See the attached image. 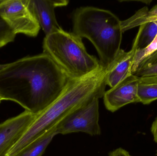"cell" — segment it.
<instances>
[{"label":"cell","instance_id":"cell-1","mask_svg":"<svg viewBox=\"0 0 157 156\" xmlns=\"http://www.w3.org/2000/svg\"><path fill=\"white\" fill-rule=\"evenodd\" d=\"M70 78L47 54L28 56L0 68V101L38 114L62 93Z\"/></svg>","mask_w":157,"mask_h":156},{"label":"cell","instance_id":"cell-2","mask_svg":"<svg viewBox=\"0 0 157 156\" xmlns=\"http://www.w3.org/2000/svg\"><path fill=\"white\" fill-rule=\"evenodd\" d=\"M106 70L101 67L79 79H71L59 97L37 114L34 122L6 156H13L55 126L64 117L95 98L103 97L106 88Z\"/></svg>","mask_w":157,"mask_h":156},{"label":"cell","instance_id":"cell-3","mask_svg":"<svg viewBox=\"0 0 157 156\" xmlns=\"http://www.w3.org/2000/svg\"><path fill=\"white\" fill-rule=\"evenodd\" d=\"M73 22V33L92 43L101 65L107 69L121 49L123 32L121 20L109 10L85 6L75 10Z\"/></svg>","mask_w":157,"mask_h":156},{"label":"cell","instance_id":"cell-4","mask_svg":"<svg viewBox=\"0 0 157 156\" xmlns=\"http://www.w3.org/2000/svg\"><path fill=\"white\" fill-rule=\"evenodd\" d=\"M43 49L71 79L86 77L101 67L87 52L81 38L63 29L45 37Z\"/></svg>","mask_w":157,"mask_h":156},{"label":"cell","instance_id":"cell-5","mask_svg":"<svg viewBox=\"0 0 157 156\" xmlns=\"http://www.w3.org/2000/svg\"><path fill=\"white\" fill-rule=\"evenodd\" d=\"M99 99L95 98L73 111L57 124L58 134L81 132L91 136L100 135Z\"/></svg>","mask_w":157,"mask_h":156},{"label":"cell","instance_id":"cell-6","mask_svg":"<svg viewBox=\"0 0 157 156\" xmlns=\"http://www.w3.org/2000/svg\"><path fill=\"white\" fill-rule=\"evenodd\" d=\"M0 16L17 34L35 37L40 26L28 6L27 0H2Z\"/></svg>","mask_w":157,"mask_h":156},{"label":"cell","instance_id":"cell-7","mask_svg":"<svg viewBox=\"0 0 157 156\" xmlns=\"http://www.w3.org/2000/svg\"><path fill=\"white\" fill-rule=\"evenodd\" d=\"M37 114L27 111L0 124V156H6L34 122Z\"/></svg>","mask_w":157,"mask_h":156},{"label":"cell","instance_id":"cell-8","mask_svg":"<svg viewBox=\"0 0 157 156\" xmlns=\"http://www.w3.org/2000/svg\"><path fill=\"white\" fill-rule=\"evenodd\" d=\"M138 81L139 78L132 74L105 92L103 98L106 109L114 112L127 104L140 103L137 95Z\"/></svg>","mask_w":157,"mask_h":156},{"label":"cell","instance_id":"cell-9","mask_svg":"<svg viewBox=\"0 0 157 156\" xmlns=\"http://www.w3.org/2000/svg\"><path fill=\"white\" fill-rule=\"evenodd\" d=\"M68 3L69 1L66 0H27L29 8L46 36L62 29L56 19L55 9Z\"/></svg>","mask_w":157,"mask_h":156},{"label":"cell","instance_id":"cell-10","mask_svg":"<svg viewBox=\"0 0 157 156\" xmlns=\"http://www.w3.org/2000/svg\"><path fill=\"white\" fill-rule=\"evenodd\" d=\"M140 32L141 28L139 27L131 50L126 52L123 49H120L112 63L106 69V85H109L111 88L115 87L127 77L132 75V66L135 54L137 49Z\"/></svg>","mask_w":157,"mask_h":156},{"label":"cell","instance_id":"cell-11","mask_svg":"<svg viewBox=\"0 0 157 156\" xmlns=\"http://www.w3.org/2000/svg\"><path fill=\"white\" fill-rule=\"evenodd\" d=\"M57 125L13 156H42L57 132Z\"/></svg>","mask_w":157,"mask_h":156},{"label":"cell","instance_id":"cell-12","mask_svg":"<svg viewBox=\"0 0 157 156\" xmlns=\"http://www.w3.org/2000/svg\"><path fill=\"white\" fill-rule=\"evenodd\" d=\"M157 21V4L149 10L146 6L141 8L130 18L121 21L123 33L149 22Z\"/></svg>","mask_w":157,"mask_h":156},{"label":"cell","instance_id":"cell-13","mask_svg":"<svg viewBox=\"0 0 157 156\" xmlns=\"http://www.w3.org/2000/svg\"><path fill=\"white\" fill-rule=\"evenodd\" d=\"M137 95L140 103L144 105L156 100L157 78H139Z\"/></svg>","mask_w":157,"mask_h":156},{"label":"cell","instance_id":"cell-14","mask_svg":"<svg viewBox=\"0 0 157 156\" xmlns=\"http://www.w3.org/2000/svg\"><path fill=\"white\" fill-rule=\"evenodd\" d=\"M141 32L138 38L137 49L148 46L157 35V21L149 22L140 26Z\"/></svg>","mask_w":157,"mask_h":156},{"label":"cell","instance_id":"cell-15","mask_svg":"<svg viewBox=\"0 0 157 156\" xmlns=\"http://www.w3.org/2000/svg\"><path fill=\"white\" fill-rule=\"evenodd\" d=\"M157 50V35L154 40L146 47L143 49H137L135 54L132 66V74H133L136 71L138 66L142 61L147 58Z\"/></svg>","mask_w":157,"mask_h":156},{"label":"cell","instance_id":"cell-16","mask_svg":"<svg viewBox=\"0 0 157 156\" xmlns=\"http://www.w3.org/2000/svg\"><path fill=\"white\" fill-rule=\"evenodd\" d=\"M2 0H0V3ZM16 34L0 16V48L13 42Z\"/></svg>","mask_w":157,"mask_h":156},{"label":"cell","instance_id":"cell-17","mask_svg":"<svg viewBox=\"0 0 157 156\" xmlns=\"http://www.w3.org/2000/svg\"><path fill=\"white\" fill-rule=\"evenodd\" d=\"M133 75L139 78H157V62L151 66L137 70Z\"/></svg>","mask_w":157,"mask_h":156},{"label":"cell","instance_id":"cell-18","mask_svg":"<svg viewBox=\"0 0 157 156\" xmlns=\"http://www.w3.org/2000/svg\"><path fill=\"white\" fill-rule=\"evenodd\" d=\"M157 62V50L147 58L144 60L138 66L137 70L151 66ZM136 70V71H137Z\"/></svg>","mask_w":157,"mask_h":156},{"label":"cell","instance_id":"cell-19","mask_svg":"<svg viewBox=\"0 0 157 156\" xmlns=\"http://www.w3.org/2000/svg\"><path fill=\"white\" fill-rule=\"evenodd\" d=\"M109 156H132L130 153L122 148H118L109 153Z\"/></svg>","mask_w":157,"mask_h":156},{"label":"cell","instance_id":"cell-20","mask_svg":"<svg viewBox=\"0 0 157 156\" xmlns=\"http://www.w3.org/2000/svg\"><path fill=\"white\" fill-rule=\"evenodd\" d=\"M151 132L154 137V141L157 143V116L151 125Z\"/></svg>","mask_w":157,"mask_h":156},{"label":"cell","instance_id":"cell-21","mask_svg":"<svg viewBox=\"0 0 157 156\" xmlns=\"http://www.w3.org/2000/svg\"><path fill=\"white\" fill-rule=\"evenodd\" d=\"M2 65H0V68H1V67H2Z\"/></svg>","mask_w":157,"mask_h":156},{"label":"cell","instance_id":"cell-22","mask_svg":"<svg viewBox=\"0 0 157 156\" xmlns=\"http://www.w3.org/2000/svg\"><path fill=\"white\" fill-rule=\"evenodd\" d=\"M156 155L157 156V151H156Z\"/></svg>","mask_w":157,"mask_h":156},{"label":"cell","instance_id":"cell-23","mask_svg":"<svg viewBox=\"0 0 157 156\" xmlns=\"http://www.w3.org/2000/svg\"><path fill=\"white\" fill-rule=\"evenodd\" d=\"M1 103V101H0V103Z\"/></svg>","mask_w":157,"mask_h":156}]
</instances>
